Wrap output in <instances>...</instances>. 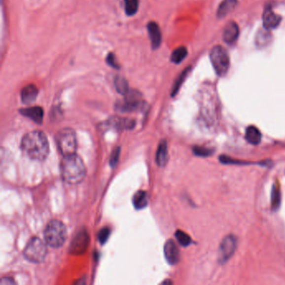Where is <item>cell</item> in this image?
I'll use <instances>...</instances> for the list:
<instances>
[{"label":"cell","mask_w":285,"mask_h":285,"mask_svg":"<svg viewBox=\"0 0 285 285\" xmlns=\"http://www.w3.org/2000/svg\"><path fill=\"white\" fill-rule=\"evenodd\" d=\"M21 148L31 159L39 162L46 159L50 151V145L44 132L35 131L29 132L23 137Z\"/></svg>","instance_id":"cell-1"},{"label":"cell","mask_w":285,"mask_h":285,"mask_svg":"<svg viewBox=\"0 0 285 285\" xmlns=\"http://www.w3.org/2000/svg\"><path fill=\"white\" fill-rule=\"evenodd\" d=\"M61 174L67 183L72 185L80 183L86 175L85 163L75 153L64 156L61 162Z\"/></svg>","instance_id":"cell-2"},{"label":"cell","mask_w":285,"mask_h":285,"mask_svg":"<svg viewBox=\"0 0 285 285\" xmlns=\"http://www.w3.org/2000/svg\"><path fill=\"white\" fill-rule=\"evenodd\" d=\"M44 240L51 248L63 246L67 237V230L63 222L59 220H52L47 224L44 229Z\"/></svg>","instance_id":"cell-3"},{"label":"cell","mask_w":285,"mask_h":285,"mask_svg":"<svg viewBox=\"0 0 285 285\" xmlns=\"http://www.w3.org/2000/svg\"><path fill=\"white\" fill-rule=\"evenodd\" d=\"M55 140L59 151L62 156H68L75 153L77 149L76 135L74 130L63 128L55 136Z\"/></svg>","instance_id":"cell-4"},{"label":"cell","mask_w":285,"mask_h":285,"mask_svg":"<svg viewBox=\"0 0 285 285\" xmlns=\"http://www.w3.org/2000/svg\"><path fill=\"white\" fill-rule=\"evenodd\" d=\"M46 254V245L41 239L37 237L32 238L24 250L25 258L31 263H41L44 260Z\"/></svg>","instance_id":"cell-5"},{"label":"cell","mask_w":285,"mask_h":285,"mask_svg":"<svg viewBox=\"0 0 285 285\" xmlns=\"http://www.w3.org/2000/svg\"><path fill=\"white\" fill-rule=\"evenodd\" d=\"M212 65L218 75H225L228 72L230 60L227 50L222 46H215L210 53Z\"/></svg>","instance_id":"cell-6"},{"label":"cell","mask_w":285,"mask_h":285,"mask_svg":"<svg viewBox=\"0 0 285 285\" xmlns=\"http://www.w3.org/2000/svg\"><path fill=\"white\" fill-rule=\"evenodd\" d=\"M142 96L136 91H129L125 95V99L115 105V109L121 112H132L140 110L142 107Z\"/></svg>","instance_id":"cell-7"},{"label":"cell","mask_w":285,"mask_h":285,"mask_svg":"<svg viewBox=\"0 0 285 285\" xmlns=\"http://www.w3.org/2000/svg\"><path fill=\"white\" fill-rule=\"evenodd\" d=\"M238 244V239L235 236H226L224 239L220 244L219 249H218V261L221 263H224L227 261L229 260L233 253L235 252Z\"/></svg>","instance_id":"cell-8"},{"label":"cell","mask_w":285,"mask_h":285,"mask_svg":"<svg viewBox=\"0 0 285 285\" xmlns=\"http://www.w3.org/2000/svg\"><path fill=\"white\" fill-rule=\"evenodd\" d=\"M89 244V236L86 231H80L71 244V252L80 254L85 252Z\"/></svg>","instance_id":"cell-9"},{"label":"cell","mask_w":285,"mask_h":285,"mask_svg":"<svg viewBox=\"0 0 285 285\" xmlns=\"http://www.w3.org/2000/svg\"><path fill=\"white\" fill-rule=\"evenodd\" d=\"M165 258L171 265H176L180 260L178 248L173 240H168L164 246Z\"/></svg>","instance_id":"cell-10"},{"label":"cell","mask_w":285,"mask_h":285,"mask_svg":"<svg viewBox=\"0 0 285 285\" xmlns=\"http://www.w3.org/2000/svg\"><path fill=\"white\" fill-rule=\"evenodd\" d=\"M281 22V17L275 14L273 9L267 8L263 12V24L265 30H274L277 28Z\"/></svg>","instance_id":"cell-11"},{"label":"cell","mask_w":285,"mask_h":285,"mask_svg":"<svg viewBox=\"0 0 285 285\" xmlns=\"http://www.w3.org/2000/svg\"><path fill=\"white\" fill-rule=\"evenodd\" d=\"M147 31L151 39V47L153 50H156L159 48L162 43V34L159 26L156 22H150L147 25Z\"/></svg>","instance_id":"cell-12"},{"label":"cell","mask_w":285,"mask_h":285,"mask_svg":"<svg viewBox=\"0 0 285 285\" xmlns=\"http://www.w3.org/2000/svg\"><path fill=\"white\" fill-rule=\"evenodd\" d=\"M19 113L22 114L25 117L31 119L36 123L41 124L44 118V110L41 107H34L30 108H25L19 110Z\"/></svg>","instance_id":"cell-13"},{"label":"cell","mask_w":285,"mask_h":285,"mask_svg":"<svg viewBox=\"0 0 285 285\" xmlns=\"http://www.w3.org/2000/svg\"><path fill=\"white\" fill-rule=\"evenodd\" d=\"M239 29L235 22H229L226 25L223 31V39L227 44H232L235 43L239 38Z\"/></svg>","instance_id":"cell-14"},{"label":"cell","mask_w":285,"mask_h":285,"mask_svg":"<svg viewBox=\"0 0 285 285\" xmlns=\"http://www.w3.org/2000/svg\"><path fill=\"white\" fill-rule=\"evenodd\" d=\"M38 91L35 85H29L23 88L21 91V101L24 104H32L36 102L38 96Z\"/></svg>","instance_id":"cell-15"},{"label":"cell","mask_w":285,"mask_h":285,"mask_svg":"<svg viewBox=\"0 0 285 285\" xmlns=\"http://www.w3.org/2000/svg\"><path fill=\"white\" fill-rule=\"evenodd\" d=\"M168 161V145L166 141L162 140L159 143L156 151V162L159 167H164Z\"/></svg>","instance_id":"cell-16"},{"label":"cell","mask_w":285,"mask_h":285,"mask_svg":"<svg viewBox=\"0 0 285 285\" xmlns=\"http://www.w3.org/2000/svg\"><path fill=\"white\" fill-rule=\"evenodd\" d=\"M245 138L248 141V142H249L252 145H258L261 142V138H262V135L259 130L255 127V126H249L248 127L246 130V133H245Z\"/></svg>","instance_id":"cell-17"},{"label":"cell","mask_w":285,"mask_h":285,"mask_svg":"<svg viewBox=\"0 0 285 285\" xmlns=\"http://www.w3.org/2000/svg\"><path fill=\"white\" fill-rule=\"evenodd\" d=\"M237 5V0H223L217 9V16L219 18L228 15Z\"/></svg>","instance_id":"cell-18"},{"label":"cell","mask_w":285,"mask_h":285,"mask_svg":"<svg viewBox=\"0 0 285 285\" xmlns=\"http://www.w3.org/2000/svg\"><path fill=\"white\" fill-rule=\"evenodd\" d=\"M110 126L119 129H131L135 126V121L126 118H113L110 121Z\"/></svg>","instance_id":"cell-19"},{"label":"cell","mask_w":285,"mask_h":285,"mask_svg":"<svg viewBox=\"0 0 285 285\" xmlns=\"http://www.w3.org/2000/svg\"><path fill=\"white\" fill-rule=\"evenodd\" d=\"M148 204V196L144 191L137 192L133 197V205L136 209L140 210L145 208Z\"/></svg>","instance_id":"cell-20"},{"label":"cell","mask_w":285,"mask_h":285,"mask_svg":"<svg viewBox=\"0 0 285 285\" xmlns=\"http://www.w3.org/2000/svg\"><path fill=\"white\" fill-rule=\"evenodd\" d=\"M281 204V192H280V186L277 184H274L272 188L271 194V207L274 211H277L280 209Z\"/></svg>","instance_id":"cell-21"},{"label":"cell","mask_w":285,"mask_h":285,"mask_svg":"<svg viewBox=\"0 0 285 285\" xmlns=\"http://www.w3.org/2000/svg\"><path fill=\"white\" fill-rule=\"evenodd\" d=\"M115 86L118 93L121 95H126L129 92V85L126 79L121 76H117L115 80Z\"/></svg>","instance_id":"cell-22"},{"label":"cell","mask_w":285,"mask_h":285,"mask_svg":"<svg viewBox=\"0 0 285 285\" xmlns=\"http://www.w3.org/2000/svg\"><path fill=\"white\" fill-rule=\"evenodd\" d=\"M187 55V50L185 47H179L173 51L171 55V61L174 64H180Z\"/></svg>","instance_id":"cell-23"},{"label":"cell","mask_w":285,"mask_h":285,"mask_svg":"<svg viewBox=\"0 0 285 285\" xmlns=\"http://www.w3.org/2000/svg\"><path fill=\"white\" fill-rule=\"evenodd\" d=\"M139 8L138 0H125V11L128 16L137 14Z\"/></svg>","instance_id":"cell-24"},{"label":"cell","mask_w":285,"mask_h":285,"mask_svg":"<svg viewBox=\"0 0 285 285\" xmlns=\"http://www.w3.org/2000/svg\"><path fill=\"white\" fill-rule=\"evenodd\" d=\"M175 237L177 240L178 241L179 244L181 245V246H183V247L188 246L191 244V242H192V239L190 238V236L188 234H186L183 231H177L175 233Z\"/></svg>","instance_id":"cell-25"},{"label":"cell","mask_w":285,"mask_h":285,"mask_svg":"<svg viewBox=\"0 0 285 285\" xmlns=\"http://www.w3.org/2000/svg\"><path fill=\"white\" fill-rule=\"evenodd\" d=\"M188 71H189V69H186L185 71L181 73V75L178 77V79L176 80L175 85H173L172 96H174L176 94L178 93V91L179 89L181 87V84L183 83L184 80H185V78H186V74L188 73Z\"/></svg>","instance_id":"cell-26"},{"label":"cell","mask_w":285,"mask_h":285,"mask_svg":"<svg viewBox=\"0 0 285 285\" xmlns=\"http://www.w3.org/2000/svg\"><path fill=\"white\" fill-rule=\"evenodd\" d=\"M193 152L197 156L206 157V156H210L213 153V151L211 149L206 148L203 146H195L193 147Z\"/></svg>","instance_id":"cell-27"},{"label":"cell","mask_w":285,"mask_h":285,"mask_svg":"<svg viewBox=\"0 0 285 285\" xmlns=\"http://www.w3.org/2000/svg\"><path fill=\"white\" fill-rule=\"evenodd\" d=\"M110 228H102V230L100 231L99 234H98V239H99L100 243L102 244H106L107 240H108V239H109V236H110Z\"/></svg>","instance_id":"cell-28"},{"label":"cell","mask_w":285,"mask_h":285,"mask_svg":"<svg viewBox=\"0 0 285 285\" xmlns=\"http://www.w3.org/2000/svg\"><path fill=\"white\" fill-rule=\"evenodd\" d=\"M107 63L108 64V66H110V67L112 68L116 69V70H119L120 69V66L119 64L117 63V61L115 59V56L113 53H110L107 58Z\"/></svg>","instance_id":"cell-29"},{"label":"cell","mask_w":285,"mask_h":285,"mask_svg":"<svg viewBox=\"0 0 285 285\" xmlns=\"http://www.w3.org/2000/svg\"><path fill=\"white\" fill-rule=\"evenodd\" d=\"M120 151H121L120 147H117V148H115V150L113 151L112 155L110 156V164L111 167H114V166H115V164L117 163L119 156H120Z\"/></svg>","instance_id":"cell-30"},{"label":"cell","mask_w":285,"mask_h":285,"mask_svg":"<svg viewBox=\"0 0 285 285\" xmlns=\"http://www.w3.org/2000/svg\"><path fill=\"white\" fill-rule=\"evenodd\" d=\"M1 285H13L14 284V280H12L11 278H3L1 282H0Z\"/></svg>","instance_id":"cell-31"}]
</instances>
